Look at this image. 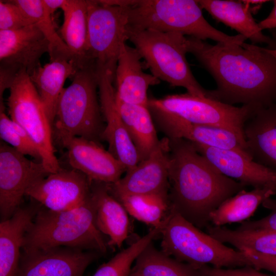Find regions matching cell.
Returning <instances> with one entry per match:
<instances>
[{
	"instance_id": "obj_11",
	"label": "cell",
	"mask_w": 276,
	"mask_h": 276,
	"mask_svg": "<svg viewBox=\"0 0 276 276\" xmlns=\"http://www.w3.org/2000/svg\"><path fill=\"white\" fill-rule=\"evenodd\" d=\"M50 173L40 162L27 158L4 142L0 146V213L10 218L20 207L27 190Z\"/></svg>"
},
{
	"instance_id": "obj_7",
	"label": "cell",
	"mask_w": 276,
	"mask_h": 276,
	"mask_svg": "<svg viewBox=\"0 0 276 276\" xmlns=\"http://www.w3.org/2000/svg\"><path fill=\"white\" fill-rule=\"evenodd\" d=\"M162 251L195 265L216 268L251 267L245 254L224 245L171 210L162 229Z\"/></svg>"
},
{
	"instance_id": "obj_31",
	"label": "cell",
	"mask_w": 276,
	"mask_h": 276,
	"mask_svg": "<svg viewBox=\"0 0 276 276\" xmlns=\"http://www.w3.org/2000/svg\"><path fill=\"white\" fill-rule=\"evenodd\" d=\"M33 21L49 44L50 61L64 59L73 60L70 51L55 30L52 15L45 8L43 0H13Z\"/></svg>"
},
{
	"instance_id": "obj_16",
	"label": "cell",
	"mask_w": 276,
	"mask_h": 276,
	"mask_svg": "<svg viewBox=\"0 0 276 276\" xmlns=\"http://www.w3.org/2000/svg\"><path fill=\"white\" fill-rule=\"evenodd\" d=\"M59 141L67 150L72 169L82 172L91 181L112 183L126 171L122 164L99 142L76 136Z\"/></svg>"
},
{
	"instance_id": "obj_39",
	"label": "cell",
	"mask_w": 276,
	"mask_h": 276,
	"mask_svg": "<svg viewBox=\"0 0 276 276\" xmlns=\"http://www.w3.org/2000/svg\"><path fill=\"white\" fill-rule=\"evenodd\" d=\"M260 28L264 29L276 28V0L273 1V8L268 16L258 23Z\"/></svg>"
},
{
	"instance_id": "obj_24",
	"label": "cell",
	"mask_w": 276,
	"mask_h": 276,
	"mask_svg": "<svg viewBox=\"0 0 276 276\" xmlns=\"http://www.w3.org/2000/svg\"><path fill=\"white\" fill-rule=\"evenodd\" d=\"M31 208L20 207L0 223V276H15L26 234L36 214Z\"/></svg>"
},
{
	"instance_id": "obj_29",
	"label": "cell",
	"mask_w": 276,
	"mask_h": 276,
	"mask_svg": "<svg viewBox=\"0 0 276 276\" xmlns=\"http://www.w3.org/2000/svg\"><path fill=\"white\" fill-rule=\"evenodd\" d=\"M276 194V187H267L243 190L224 201L210 215L212 225L222 226L234 222H242L250 217L259 205Z\"/></svg>"
},
{
	"instance_id": "obj_14",
	"label": "cell",
	"mask_w": 276,
	"mask_h": 276,
	"mask_svg": "<svg viewBox=\"0 0 276 276\" xmlns=\"http://www.w3.org/2000/svg\"><path fill=\"white\" fill-rule=\"evenodd\" d=\"M97 72L99 99L105 121L102 140L108 143L109 152L127 171L140 162V157L117 107L116 90L112 85L114 78L104 70H97Z\"/></svg>"
},
{
	"instance_id": "obj_30",
	"label": "cell",
	"mask_w": 276,
	"mask_h": 276,
	"mask_svg": "<svg viewBox=\"0 0 276 276\" xmlns=\"http://www.w3.org/2000/svg\"><path fill=\"white\" fill-rule=\"evenodd\" d=\"M208 234L223 243H228L243 251L276 256V231L268 229H236L210 225Z\"/></svg>"
},
{
	"instance_id": "obj_41",
	"label": "cell",
	"mask_w": 276,
	"mask_h": 276,
	"mask_svg": "<svg viewBox=\"0 0 276 276\" xmlns=\"http://www.w3.org/2000/svg\"><path fill=\"white\" fill-rule=\"evenodd\" d=\"M243 3H246L249 5H261L263 3H265L267 2H268L267 1H242Z\"/></svg>"
},
{
	"instance_id": "obj_28",
	"label": "cell",
	"mask_w": 276,
	"mask_h": 276,
	"mask_svg": "<svg viewBox=\"0 0 276 276\" xmlns=\"http://www.w3.org/2000/svg\"><path fill=\"white\" fill-rule=\"evenodd\" d=\"M210 267L171 258L156 249L151 243L136 258L131 271L138 276H209Z\"/></svg>"
},
{
	"instance_id": "obj_4",
	"label": "cell",
	"mask_w": 276,
	"mask_h": 276,
	"mask_svg": "<svg viewBox=\"0 0 276 276\" xmlns=\"http://www.w3.org/2000/svg\"><path fill=\"white\" fill-rule=\"evenodd\" d=\"M197 1H132L128 6V27L176 32L202 40L242 43L247 39L240 34L228 35L212 26L202 15Z\"/></svg>"
},
{
	"instance_id": "obj_15",
	"label": "cell",
	"mask_w": 276,
	"mask_h": 276,
	"mask_svg": "<svg viewBox=\"0 0 276 276\" xmlns=\"http://www.w3.org/2000/svg\"><path fill=\"white\" fill-rule=\"evenodd\" d=\"M96 253L65 247L21 251L15 276H83Z\"/></svg>"
},
{
	"instance_id": "obj_1",
	"label": "cell",
	"mask_w": 276,
	"mask_h": 276,
	"mask_svg": "<svg viewBox=\"0 0 276 276\" xmlns=\"http://www.w3.org/2000/svg\"><path fill=\"white\" fill-rule=\"evenodd\" d=\"M186 46L216 83L206 97L257 110L276 103V48L245 42L211 44L191 36Z\"/></svg>"
},
{
	"instance_id": "obj_18",
	"label": "cell",
	"mask_w": 276,
	"mask_h": 276,
	"mask_svg": "<svg viewBox=\"0 0 276 276\" xmlns=\"http://www.w3.org/2000/svg\"><path fill=\"white\" fill-rule=\"evenodd\" d=\"M193 144L197 151L223 175L254 189L276 187V172L252 159L233 150Z\"/></svg>"
},
{
	"instance_id": "obj_23",
	"label": "cell",
	"mask_w": 276,
	"mask_h": 276,
	"mask_svg": "<svg viewBox=\"0 0 276 276\" xmlns=\"http://www.w3.org/2000/svg\"><path fill=\"white\" fill-rule=\"evenodd\" d=\"M200 7L216 20L235 30L252 44L266 43L276 48V42L265 35L251 15L249 5L242 1L200 0Z\"/></svg>"
},
{
	"instance_id": "obj_36",
	"label": "cell",
	"mask_w": 276,
	"mask_h": 276,
	"mask_svg": "<svg viewBox=\"0 0 276 276\" xmlns=\"http://www.w3.org/2000/svg\"><path fill=\"white\" fill-rule=\"evenodd\" d=\"M262 205L270 211L266 216L254 221H245L237 228L240 229H268L276 231V200L271 197L266 199Z\"/></svg>"
},
{
	"instance_id": "obj_35",
	"label": "cell",
	"mask_w": 276,
	"mask_h": 276,
	"mask_svg": "<svg viewBox=\"0 0 276 276\" xmlns=\"http://www.w3.org/2000/svg\"><path fill=\"white\" fill-rule=\"evenodd\" d=\"M24 11L12 1H0V30H14L34 24Z\"/></svg>"
},
{
	"instance_id": "obj_6",
	"label": "cell",
	"mask_w": 276,
	"mask_h": 276,
	"mask_svg": "<svg viewBox=\"0 0 276 276\" xmlns=\"http://www.w3.org/2000/svg\"><path fill=\"white\" fill-rule=\"evenodd\" d=\"M127 35L152 75L171 86L185 88L191 95L206 97L207 90L194 76L186 58V36L128 26Z\"/></svg>"
},
{
	"instance_id": "obj_17",
	"label": "cell",
	"mask_w": 276,
	"mask_h": 276,
	"mask_svg": "<svg viewBox=\"0 0 276 276\" xmlns=\"http://www.w3.org/2000/svg\"><path fill=\"white\" fill-rule=\"evenodd\" d=\"M49 52V44L34 24L14 30H0L1 67L15 74L24 70L30 76Z\"/></svg>"
},
{
	"instance_id": "obj_44",
	"label": "cell",
	"mask_w": 276,
	"mask_h": 276,
	"mask_svg": "<svg viewBox=\"0 0 276 276\" xmlns=\"http://www.w3.org/2000/svg\"><path fill=\"white\" fill-rule=\"evenodd\" d=\"M209 276H214V275H211V274H209Z\"/></svg>"
},
{
	"instance_id": "obj_32",
	"label": "cell",
	"mask_w": 276,
	"mask_h": 276,
	"mask_svg": "<svg viewBox=\"0 0 276 276\" xmlns=\"http://www.w3.org/2000/svg\"><path fill=\"white\" fill-rule=\"evenodd\" d=\"M117 200L129 215L153 227L161 225L170 212L168 195L130 196Z\"/></svg>"
},
{
	"instance_id": "obj_33",
	"label": "cell",
	"mask_w": 276,
	"mask_h": 276,
	"mask_svg": "<svg viewBox=\"0 0 276 276\" xmlns=\"http://www.w3.org/2000/svg\"><path fill=\"white\" fill-rule=\"evenodd\" d=\"M163 225L153 227L146 235L102 264L93 276H129L133 263L143 250L160 234Z\"/></svg>"
},
{
	"instance_id": "obj_21",
	"label": "cell",
	"mask_w": 276,
	"mask_h": 276,
	"mask_svg": "<svg viewBox=\"0 0 276 276\" xmlns=\"http://www.w3.org/2000/svg\"><path fill=\"white\" fill-rule=\"evenodd\" d=\"M91 198L96 227L109 237L107 245L121 247L128 236V212L109 192L105 183L92 181Z\"/></svg>"
},
{
	"instance_id": "obj_5",
	"label": "cell",
	"mask_w": 276,
	"mask_h": 276,
	"mask_svg": "<svg viewBox=\"0 0 276 276\" xmlns=\"http://www.w3.org/2000/svg\"><path fill=\"white\" fill-rule=\"evenodd\" d=\"M72 79L59 98L53 132L59 141L76 136L100 143L105 125L95 65L79 68Z\"/></svg>"
},
{
	"instance_id": "obj_26",
	"label": "cell",
	"mask_w": 276,
	"mask_h": 276,
	"mask_svg": "<svg viewBox=\"0 0 276 276\" xmlns=\"http://www.w3.org/2000/svg\"><path fill=\"white\" fill-rule=\"evenodd\" d=\"M87 1L66 0L62 9L63 21L60 36L67 47L79 69L88 64L87 50Z\"/></svg>"
},
{
	"instance_id": "obj_27",
	"label": "cell",
	"mask_w": 276,
	"mask_h": 276,
	"mask_svg": "<svg viewBox=\"0 0 276 276\" xmlns=\"http://www.w3.org/2000/svg\"><path fill=\"white\" fill-rule=\"evenodd\" d=\"M126 130L139 154L140 162L147 159L160 143L148 106L126 103L116 99Z\"/></svg>"
},
{
	"instance_id": "obj_22",
	"label": "cell",
	"mask_w": 276,
	"mask_h": 276,
	"mask_svg": "<svg viewBox=\"0 0 276 276\" xmlns=\"http://www.w3.org/2000/svg\"><path fill=\"white\" fill-rule=\"evenodd\" d=\"M243 131L252 159L276 172V103L256 111Z\"/></svg>"
},
{
	"instance_id": "obj_2",
	"label": "cell",
	"mask_w": 276,
	"mask_h": 276,
	"mask_svg": "<svg viewBox=\"0 0 276 276\" xmlns=\"http://www.w3.org/2000/svg\"><path fill=\"white\" fill-rule=\"evenodd\" d=\"M168 139L170 210L199 229L206 228L211 225V213L246 186L220 172L193 142Z\"/></svg>"
},
{
	"instance_id": "obj_9",
	"label": "cell",
	"mask_w": 276,
	"mask_h": 276,
	"mask_svg": "<svg viewBox=\"0 0 276 276\" xmlns=\"http://www.w3.org/2000/svg\"><path fill=\"white\" fill-rule=\"evenodd\" d=\"M87 3V61L114 79L119 57L128 40L129 5H111L102 1Z\"/></svg>"
},
{
	"instance_id": "obj_20",
	"label": "cell",
	"mask_w": 276,
	"mask_h": 276,
	"mask_svg": "<svg viewBox=\"0 0 276 276\" xmlns=\"http://www.w3.org/2000/svg\"><path fill=\"white\" fill-rule=\"evenodd\" d=\"M142 58L134 48L126 44L119 57L114 74L116 99L122 102L148 106L147 91L160 83L143 71Z\"/></svg>"
},
{
	"instance_id": "obj_40",
	"label": "cell",
	"mask_w": 276,
	"mask_h": 276,
	"mask_svg": "<svg viewBox=\"0 0 276 276\" xmlns=\"http://www.w3.org/2000/svg\"><path fill=\"white\" fill-rule=\"evenodd\" d=\"M44 5L48 12L53 16L55 11L62 9L66 0H43Z\"/></svg>"
},
{
	"instance_id": "obj_8",
	"label": "cell",
	"mask_w": 276,
	"mask_h": 276,
	"mask_svg": "<svg viewBox=\"0 0 276 276\" xmlns=\"http://www.w3.org/2000/svg\"><path fill=\"white\" fill-rule=\"evenodd\" d=\"M152 118H174L199 125L223 128L244 135L246 121L257 109L248 105L236 107L207 97L186 93L149 98Z\"/></svg>"
},
{
	"instance_id": "obj_10",
	"label": "cell",
	"mask_w": 276,
	"mask_h": 276,
	"mask_svg": "<svg viewBox=\"0 0 276 276\" xmlns=\"http://www.w3.org/2000/svg\"><path fill=\"white\" fill-rule=\"evenodd\" d=\"M7 100L10 118L29 134L37 147L41 163L50 173L61 168L53 144V127L46 114L36 88L26 71L22 70L10 87Z\"/></svg>"
},
{
	"instance_id": "obj_42",
	"label": "cell",
	"mask_w": 276,
	"mask_h": 276,
	"mask_svg": "<svg viewBox=\"0 0 276 276\" xmlns=\"http://www.w3.org/2000/svg\"><path fill=\"white\" fill-rule=\"evenodd\" d=\"M129 276H138V275L136 274H135V273L131 271V270L130 273L129 275Z\"/></svg>"
},
{
	"instance_id": "obj_25",
	"label": "cell",
	"mask_w": 276,
	"mask_h": 276,
	"mask_svg": "<svg viewBox=\"0 0 276 276\" xmlns=\"http://www.w3.org/2000/svg\"><path fill=\"white\" fill-rule=\"evenodd\" d=\"M78 70L73 60L64 59L41 64L30 76L43 104L49 121L53 127L59 98L66 79Z\"/></svg>"
},
{
	"instance_id": "obj_37",
	"label": "cell",
	"mask_w": 276,
	"mask_h": 276,
	"mask_svg": "<svg viewBox=\"0 0 276 276\" xmlns=\"http://www.w3.org/2000/svg\"><path fill=\"white\" fill-rule=\"evenodd\" d=\"M243 252L250 261L251 267L257 270L265 269L276 276V256L262 255L251 251Z\"/></svg>"
},
{
	"instance_id": "obj_19",
	"label": "cell",
	"mask_w": 276,
	"mask_h": 276,
	"mask_svg": "<svg viewBox=\"0 0 276 276\" xmlns=\"http://www.w3.org/2000/svg\"><path fill=\"white\" fill-rule=\"evenodd\" d=\"M158 129L169 139H184L220 149L233 150L252 158L244 135L228 129L195 124L174 118L153 119Z\"/></svg>"
},
{
	"instance_id": "obj_43",
	"label": "cell",
	"mask_w": 276,
	"mask_h": 276,
	"mask_svg": "<svg viewBox=\"0 0 276 276\" xmlns=\"http://www.w3.org/2000/svg\"><path fill=\"white\" fill-rule=\"evenodd\" d=\"M266 276H275V275H269L267 274Z\"/></svg>"
},
{
	"instance_id": "obj_12",
	"label": "cell",
	"mask_w": 276,
	"mask_h": 276,
	"mask_svg": "<svg viewBox=\"0 0 276 276\" xmlns=\"http://www.w3.org/2000/svg\"><path fill=\"white\" fill-rule=\"evenodd\" d=\"M169 146L165 137L146 159L126 171L112 183H106L117 199L130 196L163 195L169 192Z\"/></svg>"
},
{
	"instance_id": "obj_3",
	"label": "cell",
	"mask_w": 276,
	"mask_h": 276,
	"mask_svg": "<svg viewBox=\"0 0 276 276\" xmlns=\"http://www.w3.org/2000/svg\"><path fill=\"white\" fill-rule=\"evenodd\" d=\"M107 246L95 223L91 194L75 209L54 211L44 208L36 212L26 234L22 251L65 247L105 253Z\"/></svg>"
},
{
	"instance_id": "obj_38",
	"label": "cell",
	"mask_w": 276,
	"mask_h": 276,
	"mask_svg": "<svg viewBox=\"0 0 276 276\" xmlns=\"http://www.w3.org/2000/svg\"><path fill=\"white\" fill-rule=\"evenodd\" d=\"M212 269V273L216 276H262L261 272L249 266L237 269L216 268L213 267Z\"/></svg>"
},
{
	"instance_id": "obj_13",
	"label": "cell",
	"mask_w": 276,
	"mask_h": 276,
	"mask_svg": "<svg viewBox=\"0 0 276 276\" xmlns=\"http://www.w3.org/2000/svg\"><path fill=\"white\" fill-rule=\"evenodd\" d=\"M91 181L74 169L61 168L34 183L26 196L54 211H65L83 204L91 196Z\"/></svg>"
},
{
	"instance_id": "obj_34",
	"label": "cell",
	"mask_w": 276,
	"mask_h": 276,
	"mask_svg": "<svg viewBox=\"0 0 276 276\" xmlns=\"http://www.w3.org/2000/svg\"><path fill=\"white\" fill-rule=\"evenodd\" d=\"M4 103L0 104V136L2 140L24 155H29L41 162L36 145L27 132L9 118L5 112Z\"/></svg>"
}]
</instances>
